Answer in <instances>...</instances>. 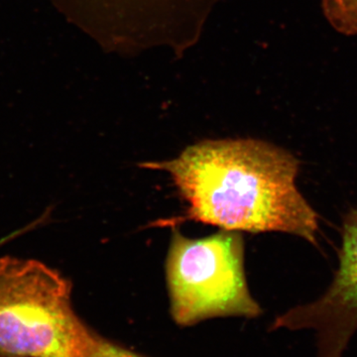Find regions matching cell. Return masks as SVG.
Instances as JSON below:
<instances>
[{
    "label": "cell",
    "instance_id": "cell-1",
    "mask_svg": "<svg viewBox=\"0 0 357 357\" xmlns=\"http://www.w3.org/2000/svg\"><path fill=\"white\" fill-rule=\"evenodd\" d=\"M163 171L187 204L175 227L192 220L229 231L284 232L318 245V215L296 185L300 161L257 139L204 140L176 158L144 162Z\"/></svg>",
    "mask_w": 357,
    "mask_h": 357
},
{
    "label": "cell",
    "instance_id": "cell-2",
    "mask_svg": "<svg viewBox=\"0 0 357 357\" xmlns=\"http://www.w3.org/2000/svg\"><path fill=\"white\" fill-rule=\"evenodd\" d=\"M93 333L72 304V284L44 263L0 258V357H86Z\"/></svg>",
    "mask_w": 357,
    "mask_h": 357
},
{
    "label": "cell",
    "instance_id": "cell-3",
    "mask_svg": "<svg viewBox=\"0 0 357 357\" xmlns=\"http://www.w3.org/2000/svg\"><path fill=\"white\" fill-rule=\"evenodd\" d=\"M165 272L171 316L178 326L261 314L246 281L241 232L220 230L195 239L173 227Z\"/></svg>",
    "mask_w": 357,
    "mask_h": 357
},
{
    "label": "cell",
    "instance_id": "cell-4",
    "mask_svg": "<svg viewBox=\"0 0 357 357\" xmlns=\"http://www.w3.org/2000/svg\"><path fill=\"white\" fill-rule=\"evenodd\" d=\"M107 48L183 47L197 39L215 0H54Z\"/></svg>",
    "mask_w": 357,
    "mask_h": 357
},
{
    "label": "cell",
    "instance_id": "cell-5",
    "mask_svg": "<svg viewBox=\"0 0 357 357\" xmlns=\"http://www.w3.org/2000/svg\"><path fill=\"white\" fill-rule=\"evenodd\" d=\"M340 265L321 297L278 317L272 330H312L317 357H344L357 331V208L344 215Z\"/></svg>",
    "mask_w": 357,
    "mask_h": 357
},
{
    "label": "cell",
    "instance_id": "cell-6",
    "mask_svg": "<svg viewBox=\"0 0 357 357\" xmlns=\"http://www.w3.org/2000/svg\"><path fill=\"white\" fill-rule=\"evenodd\" d=\"M321 7L333 29L347 36L357 35V0H321Z\"/></svg>",
    "mask_w": 357,
    "mask_h": 357
},
{
    "label": "cell",
    "instance_id": "cell-7",
    "mask_svg": "<svg viewBox=\"0 0 357 357\" xmlns=\"http://www.w3.org/2000/svg\"><path fill=\"white\" fill-rule=\"evenodd\" d=\"M86 357H144L98 335Z\"/></svg>",
    "mask_w": 357,
    "mask_h": 357
},
{
    "label": "cell",
    "instance_id": "cell-8",
    "mask_svg": "<svg viewBox=\"0 0 357 357\" xmlns=\"http://www.w3.org/2000/svg\"><path fill=\"white\" fill-rule=\"evenodd\" d=\"M31 229V225H29L27 227H25V229L17 230V231L13 232V234H10V236L3 237V238L0 239V246H1L2 244L8 243V241H11V239H13L14 237H17L18 236H20V234H25L27 230H30Z\"/></svg>",
    "mask_w": 357,
    "mask_h": 357
}]
</instances>
